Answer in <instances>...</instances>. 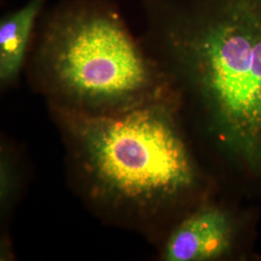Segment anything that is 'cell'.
<instances>
[{
    "mask_svg": "<svg viewBox=\"0 0 261 261\" xmlns=\"http://www.w3.org/2000/svg\"><path fill=\"white\" fill-rule=\"evenodd\" d=\"M165 46L216 145L261 177V0H172Z\"/></svg>",
    "mask_w": 261,
    "mask_h": 261,
    "instance_id": "obj_1",
    "label": "cell"
},
{
    "mask_svg": "<svg viewBox=\"0 0 261 261\" xmlns=\"http://www.w3.org/2000/svg\"><path fill=\"white\" fill-rule=\"evenodd\" d=\"M179 91L125 112L56 110L85 194L105 211L152 219L196 190L199 172L179 125Z\"/></svg>",
    "mask_w": 261,
    "mask_h": 261,
    "instance_id": "obj_2",
    "label": "cell"
},
{
    "mask_svg": "<svg viewBox=\"0 0 261 261\" xmlns=\"http://www.w3.org/2000/svg\"><path fill=\"white\" fill-rule=\"evenodd\" d=\"M0 202L1 210L7 211L8 208L13 203L14 198L16 197L17 191V178L16 170L11 162L7 152L1 150V166H0Z\"/></svg>",
    "mask_w": 261,
    "mask_h": 261,
    "instance_id": "obj_6",
    "label": "cell"
},
{
    "mask_svg": "<svg viewBox=\"0 0 261 261\" xmlns=\"http://www.w3.org/2000/svg\"><path fill=\"white\" fill-rule=\"evenodd\" d=\"M41 60L59 111L112 114L176 91L119 18L103 10H81L58 19L47 32Z\"/></svg>",
    "mask_w": 261,
    "mask_h": 261,
    "instance_id": "obj_3",
    "label": "cell"
},
{
    "mask_svg": "<svg viewBox=\"0 0 261 261\" xmlns=\"http://www.w3.org/2000/svg\"><path fill=\"white\" fill-rule=\"evenodd\" d=\"M237 221L228 210L213 204L198 207L173 228L163 251L168 261L218 260L233 251Z\"/></svg>",
    "mask_w": 261,
    "mask_h": 261,
    "instance_id": "obj_4",
    "label": "cell"
},
{
    "mask_svg": "<svg viewBox=\"0 0 261 261\" xmlns=\"http://www.w3.org/2000/svg\"><path fill=\"white\" fill-rule=\"evenodd\" d=\"M41 6L42 0H31L21 9L1 19L0 80L2 84H11L19 75Z\"/></svg>",
    "mask_w": 261,
    "mask_h": 261,
    "instance_id": "obj_5",
    "label": "cell"
}]
</instances>
